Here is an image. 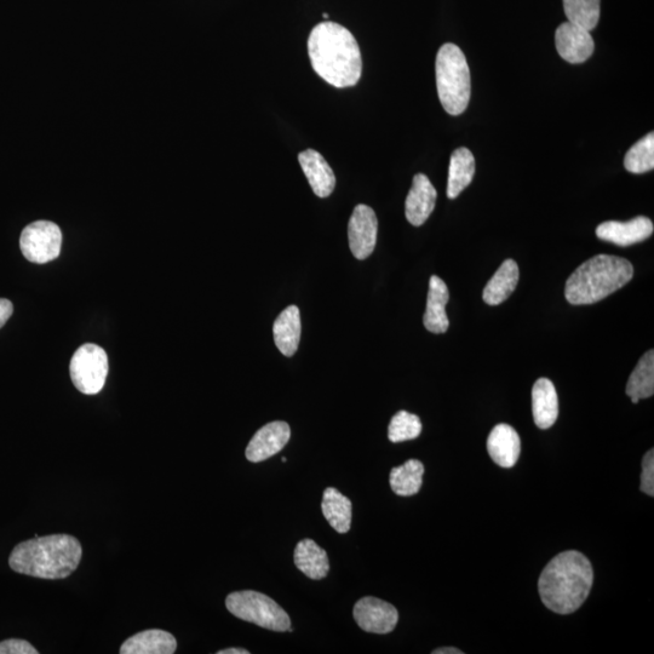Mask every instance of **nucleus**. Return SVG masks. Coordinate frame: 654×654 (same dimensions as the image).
<instances>
[{
	"mask_svg": "<svg viewBox=\"0 0 654 654\" xmlns=\"http://www.w3.org/2000/svg\"><path fill=\"white\" fill-rule=\"evenodd\" d=\"M312 67L320 78L338 89L357 85L363 60L357 39L346 27L327 21L315 26L308 39Z\"/></svg>",
	"mask_w": 654,
	"mask_h": 654,
	"instance_id": "f257e3e1",
	"label": "nucleus"
},
{
	"mask_svg": "<svg viewBox=\"0 0 654 654\" xmlns=\"http://www.w3.org/2000/svg\"><path fill=\"white\" fill-rule=\"evenodd\" d=\"M594 572L587 556L569 550L555 556L539 577L543 604L559 615H570L588 599Z\"/></svg>",
	"mask_w": 654,
	"mask_h": 654,
	"instance_id": "f03ea898",
	"label": "nucleus"
},
{
	"mask_svg": "<svg viewBox=\"0 0 654 654\" xmlns=\"http://www.w3.org/2000/svg\"><path fill=\"white\" fill-rule=\"evenodd\" d=\"M82 544L70 535L28 539L16 545L9 558L11 570L42 579H63L78 569Z\"/></svg>",
	"mask_w": 654,
	"mask_h": 654,
	"instance_id": "7ed1b4c3",
	"label": "nucleus"
},
{
	"mask_svg": "<svg viewBox=\"0 0 654 654\" xmlns=\"http://www.w3.org/2000/svg\"><path fill=\"white\" fill-rule=\"evenodd\" d=\"M633 265L625 258L598 255L572 273L566 283V300L575 306L604 300L633 278Z\"/></svg>",
	"mask_w": 654,
	"mask_h": 654,
	"instance_id": "20e7f679",
	"label": "nucleus"
},
{
	"mask_svg": "<svg viewBox=\"0 0 654 654\" xmlns=\"http://www.w3.org/2000/svg\"><path fill=\"white\" fill-rule=\"evenodd\" d=\"M435 76L441 105L451 116H460L469 105L472 79L466 56L457 45L446 43L440 48Z\"/></svg>",
	"mask_w": 654,
	"mask_h": 654,
	"instance_id": "39448f33",
	"label": "nucleus"
},
{
	"mask_svg": "<svg viewBox=\"0 0 654 654\" xmlns=\"http://www.w3.org/2000/svg\"><path fill=\"white\" fill-rule=\"evenodd\" d=\"M226 606L233 616L267 630L284 633L291 627L290 617L284 608L269 596L254 590L229 594Z\"/></svg>",
	"mask_w": 654,
	"mask_h": 654,
	"instance_id": "423d86ee",
	"label": "nucleus"
},
{
	"mask_svg": "<svg viewBox=\"0 0 654 654\" xmlns=\"http://www.w3.org/2000/svg\"><path fill=\"white\" fill-rule=\"evenodd\" d=\"M70 370L72 382L80 393L99 394L108 375L107 354L96 344H84L74 353Z\"/></svg>",
	"mask_w": 654,
	"mask_h": 654,
	"instance_id": "0eeeda50",
	"label": "nucleus"
},
{
	"mask_svg": "<svg viewBox=\"0 0 654 654\" xmlns=\"http://www.w3.org/2000/svg\"><path fill=\"white\" fill-rule=\"evenodd\" d=\"M62 233L49 221H37L22 231L20 248L28 261L43 265L56 260L61 252Z\"/></svg>",
	"mask_w": 654,
	"mask_h": 654,
	"instance_id": "6e6552de",
	"label": "nucleus"
},
{
	"mask_svg": "<svg viewBox=\"0 0 654 654\" xmlns=\"http://www.w3.org/2000/svg\"><path fill=\"white\" fill-rule=\"evenodd\" d=\"M378 221L370 206H355L348 225L349 248L357 260H366L374 252L377 243Z\"/></svg>",
	"mask_w": 654,
	"mask_h": 654,
	"instance_id": "1a4fd4ad",
	"label": "nucleus"
},
{
	"mask_svg": "<svg viewBox=\"0 0 654 654\" xmlns=\"http://www.w3.org/2000/svg\"><path fill=\"white\" fill-rule=\"evenodd\" d=\"M353 613L355 621L366 633H392L399 621L397 608L372 596L360 599L355 604Z\"/></svg>",
	"mask_w": 654,
	"mask_h": 654,
	"instance_id": "9d476101",
	"label": "nucleus"
},
{
	"mask_svg": "<svg viewBox=\"0 0 654 654\" xmlns=\"http://www.w3.org/2000/svg\"><path fill=\"white\" fill-rule=\"evenodd\" d=\"M291 438V429L286 422H272L266 424L251 439L246 447V458L252 463H260L268 460L289 443Z\"/></svg>",
	"mask_w": 654,
	"mask_h": 654,
	"instance_id": "9b49d317",
	"label": "nucleus"
},
{
	"mask_svg": "<svg viewBox=\"0 0 654 654\" xmlns=\"http://www.w3.org/2000/svg\"><path fill=\"white\" fill-rule=\"evenodd\" d=\"M555 44L562 59L573 65L587 61L595 48L592 34L571 22H565L556 30Z\"/></svg>",
	"mask_w": 654,
	"mask_h": 654,
	"instance_id": "f8f14e48",
	"label": "nucleus"
},
{
	"mask_svg": "<svg viewBox=\"0 0 654 654\" xmlns=\"http://www.w3.org/2000/svg\"><path fill=\"white\" fill-rule=\"evenodd\" d=\"M654 227L650 218L639 216L628 222L607 221L596 228V235L604 242L630 246L651 237Z\"/></svg>",
	"mask_w": 654,
	"mask_h": 654,
	"instance_id": "ddd939ff",
	"label": "nucleus"
},
{
	"mask_svg": "<svg viewBox=\"0 0 654 654\" xmlns=\"http://www.w3.org/2000/svg\"><path fill=\"white\" fill-rule=\"evenodd\" d=\"M436 198L438 193L426 175L417 174L413 177L412 188L405 203L407 221L416 227L426 223L435 209Z\"/></svg>",
	"mask_w": 654,
	"mask_h": 654,
	"instance_id": "4468645a",
	"label": "nucleus"
},
{
	"mask_svg": "<svg viewBox=\"0 0 654 654\" xmlns=\"http://www.w3.org/2000/svg\"><path fill=\"white\" fill-rule=\"evenodd\" d=\"M487 451L492 461L502 468H512L521 453V440L518 432L509 424H498L487 439Z\"/></svg>",
	"mask_w": 654,
	"mask_h": 654,
	"instance_id": "2eb2a0df",
	"label": "nucleus"
},
{
	"mask_svg": "<svg viewBox=\"0 0 654 654\" xmlns=\"http://www.w3.org/2000/svg\"><path fill=\"white\" fill-rule=\"evenodd\" d=\"M298 162L317 197L327 198L334 192L336 186L334 171L319 152L307 149L298 154Z\"/></svg>",
	"mask_w": 654,
	"mask_h": 654,
	"instance_id": "dca6fc26",
	"label": "nucleus"
},
{
	"mask_svg": "<svg viewBox=\"0 0 654 654\" xmlns=\"http://www.w3.org/2000/svg\"><path fill=\"white\" fill-rule=\"evenodd\" d=\"M532 413L536 426L553 427L559 417V398L555 386L548 378H539L532 388Z\"/></svg>",
	"mask_w": 654,
	"mask_h": 654,
	"instance_id": "f3484780",
	"label": "nucleus"
},
{
	"mask_svg": "<svg viewBox=\"0 0 654 654\" xmlns=\"http://www.w3.org/2000/svg\"><path fill=\"white\" fill-rule=\"evenodd\" d=\"M449 298V289L444 280L433 275L429 281L427 309L423 318L424 326L433 334H445L449 330L450 321L446 314Z\"/></svg>",
	"mask_w": 654,
	"mask_h": 654,
	"instance_id": "a211bd4d",
	"label": "nucleus"
},
{
	"mask_svg": "<svg viewBox=\"0 0 654 654\" xmlns=\"http://www.w3.org/2000/svg\"><path fill=\"white\" fill-rule=\"evenodd\" d=\"M301 314L296 306L285 308L273 325L275 346L285 357H292L301 340Z\"/></svg>",
	"mask_w": 654,
	"mask_h": 654,
	"instance_id": "6ab92c4d",
	"label": "nucleus"
},
{
	"mask_svg": "<svg viewBox=\"0 0 654 654\" xmlns=\"http://www.w3.org/2000/svg\"><path fill=\"white\" fill-rule=\"evenodd\" d=\"M177 648L175 636L164 630H146L126 640L122 654H172Z\"/></svg>",
	"mask_w": 654,
	"mask_h": 654,
	"instance_id": "aec40b11",
	"label": "nucleus"
},
{
	"mask_svg": "<svg viewBox=\"0 0 654 654\" xmlns=\"http://www.w3.org/2000/svg\"><path fill=\"white\" fill-rule=\"evenodd\" d=\"M520 271L514 260L504 261L498 271L485 286L483 298L489 306L507 301L518 286Z\"/></svg>",
	"mask_w": 654,
	"mask_h": 654,
	"instance_id": "412c9836",
	"label": "nucleus"
},
{
	"mask_svg": "<svg viewBox=\"0 0 654 654\" xmlns=\"http://www.w3.org/2000/svg\"><path fill=\"white\" fill-rule=\"evenodd\" d=\"M294 559L297 569L314 581L324 579L329 573L327 553L312 539H303L297 544Z\"/></svg>",
	"mask_w": 654,
	"mask_h": 654,
	"instance_id": "4be33fe9",
	"label": "nucleus"
},
{
	"mask_svg": "<svg viewBox=\"0 0 654 654\" xmlns=\"http://www.w3.org/2000/svg\"><path fill=\"white\" fill-rule=\"evenodd\" d=\"M475 175V159L468 148H458L452 153L447 182V197L456 199L470 183Z\"/></svg>",
	"mask_w": 654,
	"mask_h": 654,
	"instance_id": "5701e85b",
	"label": "nucleus"
},
{
	"mask_svg": "<svg viewBox=\"0 0 654 654\" xmlns=\"http://www.w3.org/2000/svg\"><path fill=\"white\" fill-rule=\"evenodd\" d=\"M321 510L332 529L338 533H347L352 525V502L340 491L329 487L324 492Z\"/></svg>",
	"mask_w": 654,
	"mask_h": 654,
	"instance_id": "b1692460",
	"label": "nucleus"
},
{
	"mask_svg": "<svg viewBox=\"0 0 654 654\" xmlns=\"http://www.w3.org/2000/svg\"><path fill=\"white\" fill-rule=\"evenodd\" d=\"M627 394L634 404L654 394V352H647L636 365L627 384Z\"/></svg>",
	"mask_w": 654,
	"mask_h": 654,
	"instance_id": "393cba45",
	"label": "nucleus"
},
{
	"mask_svg": "<svg viewBox=\"0 0 654 654\" xmlns=\"http://www.w3.org/2000/svg\"><path fill=\"white\" fill-rule=\"evenodd\" d=\"M424 466L417 460L407 461L403 466L393 468L389 483L395 495L409 497L420 492L423 484Z\"/></svg>",
	"mask_w": 654,
	"mask_h": 654,
	"instance_id": "a878e982",
	"label": "nucleus"
},
{
	"mask_svg": "<svg viewBox=\"0 0 654 654\" xmlns=\"http://www.w3.org/2000/svg\"><path fill=\"white\" fill-rule=\"evenodd\" d=\"M567 19L573 25L592 32L600 20V0H564Z\"/></svg>",
	"mask_w": 654,
	"mask_h": 654,
	"instance_id": "bb28decb",
	"label": "nucleus"
},
{
	"mask_svg": "<svg viewBox=\"0 0 654 654\" xmlns=\"http://www.w3.org/2000/svg\"><path fill=\"white\" fill-rule=\"evenodd\" d=\"M624 166L631 174H645L654 168V134L636 142L625 156Z\"/></svg>",
	"mask_w": 654,
	"mask_h": 654,
	"instance_id": "cd10ccee",
	"label": "nucleus"
},
{
	"mask_svg": "<svg viewBox=\"0 0 654 654\" xmlns=\"http://www.w3.org/2000/svg\"><path fill=\"white\" fill-rule=\"evenodd\" d=\"M421 433L420 417L407 411H399L390 421L388 428V438L395 444L416 439Z\"/></svg>",
	"mask_w": 654,
	"mask_h": 654,
	"instance_id": "c85d7f7f",
	"label": "nucleus"
},
{
	"mask_svg": "<svg viewBox=\"0 0 654 654\" xmlns=\"http://www.w3.org/2000/svg\"><path fill=\"white\" fill-rule=\"evenodd\" d=\"M642 492L646 495L654 496V451L650 450L646 453L644 461H642V474L641 486Z\"/></svg>",
	"mask_w": 654,
	"mask_h": 654,
	"instance_id": "c756f323",
	"label": "nucleus"
},
{
	"mask_svg": "<svg viewBox=\"0 0 654 654\" xmlns=\"http://www.w3.org/2000/svg\"><path fill=\"white\" fill-rule=\"evenodd\" d=\"M0 654H38L30 642L10 639L0 642Z\"/></svg>",
	"mask_w": 654,
	"mask_h": 654,
	"instance_id": "7c9ffc66",
	"label": "nucleus"
},
{
	"mask_svg": "<svg viewBox=\"0 0 654 654\" xmlns=\"http://www.w3.org/2000/svg\"><path fill=\"white\" fill-rule=\"evenodd\" d=\"M14 306L9 300L0 298V329L7 324V321L13 315Z\"/></svg>",
	"mask_w": 654,
	"mask_h": 654,
	"instance_id": "2f4dec72",
	"label": "nucleus"
},
{
	"mask_svg": "<svg viewBox=\"0 0 654 654\" xmlns=\"http://www.w3.org/2000/svg\"><path fill=\"white\" fill-rule=\"evenodd\" d=\"M433 654H463V652L455 647H444V648H438V650L433 651Z\"/></svg>",
	"mask_w": 654,
	"mask_h": 654,
	"instance_id": "473e14b6",
	"label": "nucleus"
},
{
	"mask_svg": "<svg viewBox=\"0 0 654 654\" xmlns=\"http://www.w3.org/2000/svg\"><path fill=\"white\" fill-rule=\"evenodd\" d=\"M244 648H227V650L218 651L217 654H249Z\"/></svg>",
	"mask_w": 654,
	"mask_h": 654,
	"instance_id": "72a5a7b5",
	"label": "nucleus"
},
{
	"mask_svg": "<svg viewBox=\"0 0 654 654\" xmlns=\"http://www.w3.org/2000/svg\"><path fill=\"white\" fill-rule=\"evenodd\" d=\"M323 16H324V19H327V20H329V15H327V14H324Z\"/></svg>",
	"mask_w": 654,
	"mask_h": 654,
	"instance_id": "f704fd0d",
	"label": "nucleus"
}]
</instances>
